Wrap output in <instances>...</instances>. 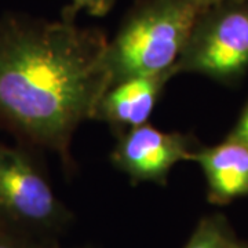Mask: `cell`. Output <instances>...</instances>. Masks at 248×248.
Wrapping results in <instances>:
<instances>
[{"label":"cell","instance_id":"cell-12","mask_svg":"<svg viewBox=\"0 0 248 248\" xmlns=\"http://www.w3.org/2000/svg\"><path fill=\"white\" fill-rule=\"evenodd\" d=\"M193 4L199 9L200 13H203L205 10L211 9V7H215L218 4H222V3H226V1H233V0H192Z\"/></svg>","mask_w":248,"mask_h":248},{"label":"cell","instance_id":"cell-13","mask_svg":"<svg viewBox=\"0 0 248 248\" xmlns=\"http://www.w3.org/2000/svg\"><path fill=\"white\" fill-rule=\"evenodd\" d=\"M232 248H248V244H239V243L236 241V243L233 244V247Z\"/></svg>","mask_w":248,"mask_h":248},{"label":"cell","instance_id":"cell-9","mask_svg":"<svg viewBox=\"0 0 248 248\" xmlns=\"http://www.w3.org/2000/svg\"><path fill=\"white\" fill-rule=\"evenodd\" d=\"M116 0H72L71 6L63 11L65 19H73L80 11L94 17H104L113 9Z\"/></svg>","mask_w":248,"mask_h":248},{"label":"cell","instance_id":"cell-1","mask_svg":"<svg viewBox=\"0 0 248 248\" xmlns=\"http://www.w3.org/2000/svg\"><path fill=\"white\" fill-rule=\"evenodd\" d=\"M107 35L73 19L0 17V127L21 143L58 153L72 166L71 142L93 120L110 87Z\"/></svg>","mask_w":248,"mask_h":248},{"label":"cell","instance_id":"cell-10","mask_svg":"<svg viewBox=\"0 0 248 248\" xmlns=\"http://www.w3.org/2000/svg\"><path fill=\"white\" fill-rule=\"evenodd\" d=\"M0 248H36L27 236L7 231L0 226Z\"/></svg>","mask_w":248,"mask_h":248},{"label":"cell","instance_id":"cell-11","mask_svg":"<svg viewBox=\"0 0 248 248\" xmlns=\"http://www.w3.org/2000/svg\"><path fill=\"white\" fill-rule=\"evenodd\" d=\"M228 138L237 140V141H243L248 143V104L243 109V112L240 115L237 123L234 124V127H233V130L229 133Z\"/></svg>","mask_w":248,"mask_h":248},{"label":"cell","instance_id":"cell-5","mask_svg":"<svg viewBox=\"0 0 248 248\" xmlns=\"http://www.w3.org/2000/svg\"><path fill=\"white\" fill-rule=\"evenodd\" d=\"M197 145L189 134L166 133L146 123L117 133L110 160L134 184L166 185L171 170L192 161Z\"/></svg>","mask_w":248,"mask_h":248},{"label":"cell","instance_id":"cell-4","mask_svg":"<svg viewBox=\"0 0 248 248\" xmlns=\"http://www.w3.org/2000/svg\"><path fill=\"white\" fill-rule=\"evenodd\" d=\"M32 146L0 143V226L27 236L60 225L65 208Z\"/></svg>","mask_w":248,"mask_h":248},{"label":"cell","instance_id":"cell-2","mask_svg":"<svg viewBox=\"0 0 248 248\" xmlns=\"http://www.w3.org/2000/svg\"><path fill=\"white\" fill-rule=\"evenodd\" d=\"M199 14L192 0H138L108 40L110 86L141 76L174 78Z\"/></svg>","mask_w":248,"mask_h":248},{"label":"cell","instance_id":"cell-3","mask_svg":"<svg viewBox=\"0 0 248 248\" xmlns=\"http://www.w3.org/2000/svg\"><path fill=\"white\" fill-rule=\"evenodd\" d=\"M248 71V0H233L199 14L174 68L233 84Z\"/></svg>","mask_w":248,"mask_h":248},{"label":"cell","instance_id":"cell-7","mask_svg":"<svg viewBox=\"0 0 248 248\" xmlns=\"http://www.w3.org/2000/svg\"><path fill=\"white\" fill-rule=\"evenodd\" d=\"M192 161L203 171L213 203L226 204L248 196V143L226 137L218 145L197 148Z\"/></svg>","mask_w":248,"mask_h":248},{"label":"cell","instance_id":"cell-8","mask_svg":"<svg viewBox=\"0 0 248 248\" xmlns=\"http://www.w3.org/2000/svg\"><path fill=\"white\" fill-rule=\"evenodd\" d=\"M236 241L221 215L205 217L196 226L184 248H232Z\"/></svg>","mask_w":248,"mask_h":248},{"label":"cell","instance_id":"cell-6","mask_svg":"<svg viewBox=\"0 0 248 248\" xmlns=\"http://www.w3.org/2000/svg\"><path fill=\"white\" fill-rule=\"evenodd\" d=\"M172 76H141L112 84L98 102L93 120L108 123L117 133L148 123Z\"/></svg>","mask_w":248,"mask_h":248}]
</instances>
